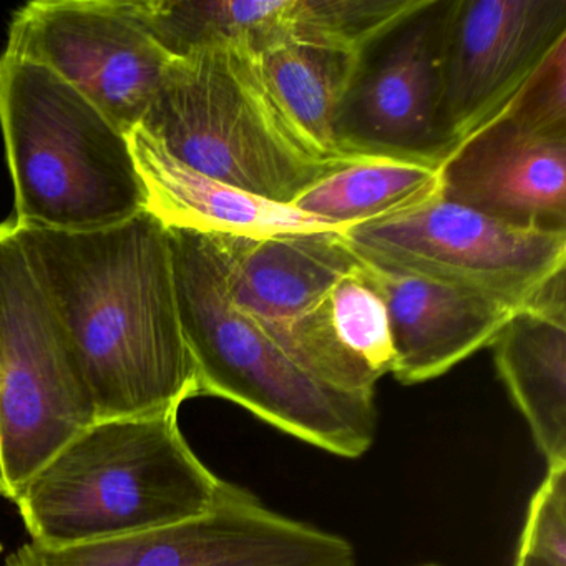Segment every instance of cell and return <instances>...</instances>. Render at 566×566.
Returning <instances> with one entry per match:
<instances>
[{
    "label": "cell",
    "mask_w": 566,
    "mask_h": 566,
    "mask_svg": "<svg viewBox=\"0 0 566 566\" xmlns=\"http://www.w3.org/2000/svg\"><path fill=\"white\" fill-rule=\"evenodd\" d=\"M9 224L71 340L97 420L178 413L198 397L170 230L155 214L94 231Z\"/></svg>",
    "instance_id": "cell-1"
},
{
    "label": "cell",
    "mask_w": 566,
    "mask_h": 566,
    "mask_svg": "<svg viewBox=\"0 0 566 566\" xmlns=\"http://www.w3.org/2000/svg\"><path fill=\"white\" fill-rule=\"evenodd\" d=\"M221 485L191 450L178 413H158L92 423L14 503L32 543L72 548L197 518Z\"/></svg>",
    "instance_id": "cell-2"
},
{
    "label": "cell",
    "mask_w": 566,
    "mask_h": 566,
    "mask_svg": "<svg viewBox=\"0 0 566 566\" xmlns=\"http://www.w3.org/2000/svg\"><path fill=\"white\" fill-rule=\"evenodd\" d=\"M168 230L181 329L197 370L198 396L230 400L334 455H364L376 439L374 396L346 392L304 373L231 300L213 238Z\"/></svg>",
    "instance_id": "cell-3"
},
{
    "label": "cell",
    "mask_w": 566,
    "mask_h": 566,
    "mask_svg": "<svg viewBox=\"0 0 566 566\" xmlns=\"http://www.w3.org/2000/svg\"><path fill=\"white\" fill-rule=\"evenodd\" d=\"M0 127L15 224L94 231L147 210L130 135L51 69L9 51L0 57Z\"/></svg>",
    "instance_id": "cell-4"
},
{
    "label": "cell",
    "mask_w": 566,
    "mask_h": 566,
    "mask_svg": "<svg viewBox=\"0 0 566 566\" xmlns=\"http://www.w3.org/2000/svg\"><path fill=\"white\" fill-rule=\"evenodd\" d=\"M140 130L214 180L291 205L349 160H326L274 101L258 57L208 49L171 59Z\"/></svg>",
    "instance_id": "cell-5"
},
{
    "label": "cell",
    "mask_w": 566,
    "mask_h": 566,
    "mask_svg": "<svg viewBox=\"0 0 566 566\" xmlns=\"http://www.w3.org/2000/svg\"><path fill=\"white\" fill-rule=\"evenodd\" d=\"M97 422L84 370L29 270L9 221L0 223V469L2 496Z\"/></svg>",
    "instance_id": "cell-6"
},
{
    "label": "cell",
    "mask_w": 566,
    "mask_h": 566,
    "mask_svg": "<svg viewBox=\"0 0 566 566\" xmlns=\"http://www.w3.org/2000/svg\"><path fill=\"white\" fill-rule=\"evenodd\" d=\"M363 263L429 277L512 306L565 300L566 230L522 227L442 197L346 228Z\"/></svg>",
    "instance_id": "cell-7"
},
{
    "label": "cell",
    "mask_w": 566,
    "mask_h": 566,
    "mask_svg": "<svg viewBox=\"0 0 566 566\" xmlns=\"http://www.w3.org/2000/svg\"><path fill=\"white\" fill-rule=\"evenodd\" d=\"M4 566H356V552L343 536L280 515L223 482L197 518L72 548L28 542Z\"/></svg>",
    "instance_id": "cell-8"
},
{
    "label": "cell",
    "mask_w": 566,
    "mask_h": 566,
    "mask_svg": "<svg viewBox=\"0 0 566 566\" xmlns=\"http://www.w3.org/2000/svg\"><path fill=\"white\" fill-rule=\"evenodd\" d=\"M6 51L51 69L127 135L171 62L124 0H35L15 12Z\"/></svg>",
    "instance_id": "cell-9"
},
{
    "label": "cell",
    "mask_w": 566,
    "mask_h": 566,
    "mask_svg": "<svg viewBox=\"0 0 566 566\" xmlns=\"http://www.w3.org/2000/svg\"><path fill=\"white\" fill-rule=\"evenodd\" d=\"M449 0L426 6L360 52L334 122L346 158L440 165L450 151L439 127V52Z\"/></svg>",
    "instance_id": "cell-10"
},
{
    "label": "cell",
    "mask_w": 566,
    "mask_h": 566,
    "mask_svg": "<svg viewBox=\"0 0 566 566\" xmlns=\"http://www.w3.org/2000/svg\"><path fill=\"white\" fill-rule=\"evenodd\" d=\"M566 38V0H449L439 127L450 150L493 117Z\"/></svg>",
    "instance_id": "cell-11"
},
{
    "label": "cell",
    "mask_w": 566,
    "mask_h": 566,
    "mask_svg": "<svg viewBox=\"0 0 566 566\" xmlns=\"http://www.w3.org/2000/svg\"><path fill=\"white\" fill-rule=\"evenodd\" d=\"M440 197L522 227L566 230V137L495 115L439 165Z\"/></svg>",
    "instance_id": "cell-12"
},
{
    "label": "cell",
    "mask_w": 566,
    "mask_h": 566,
    "mask_svg": "<svg viewBox=\"0 0 566 566\" xmlns=\"http://www.w3.org/2000/svg\"><path fill=\"white\" fill-rule=\"evenodd\" d=\"M367 268L389 311L396 354L392 374L406 386L437 379L467 357L492 346L503 326L520 311L453 284L370 264Z\"/></svg>",
    "instance_id": "cell-13"
},
{
    "label": "cell",
    "mask_w": 566,
    "mask_h": 566,
    "mask_svg": "<svg viewBox=\"0 0 566 566\" xmlns=\"http://www.w3.org/2000/svg\"><path fill=\"white\" fill-rule=\"evenodd\" d=\"M266 333L304 373L346 392L374 396L396 364L386 297L363 261L296 319Z\"/></svg>",
    "instance_id": "cell-14"
},
{
    "label": "cell",
    "mask_w": 566,
    "mask_h": 566,
    "mask_svg": "<svg viewBox=\"0 0 566 566\" xmlns=\"http://www.w3.org/2000/svg\"><path fill=\"white\" fill-rule=\"evenodd\" d=\"M343 233L210 237L220 250L231 300L264 331H271L310 310L360 263Z\"/></svg>",
    "instance_id": "cell-15"
},
{
    "label": "cell",
    "mask_w": 566,
    "mask_h": 566,
    "mask_svg": "<svg viewBox=\"0 0 566 566\" xmlns=\"http://www.w3.org/2000/svg\"><path fill=\"white\" fill-rule=\"evenodd\" d=\"M130 145L147 190V210L167 228L247 238L346 230L207 177L171 157L140 128L132 132Z\"/></svg>",
    "instance_id": "cell-16"
},
{
    "label": "cell",
    "mask_w": 566,
    "mask_h": 566,
    "mask_svg": "<svg viewBox=\"0 0 566 566\" xmlns=\"http://www.w3.org/2000/svg\"><path fill=\"white\" fill-rule=\"evenodd\" d=\"M493 359L548 469L566 465V303L513 314Z\"/></svg>",
    "instance_id": "cell-17"
},
{
    "label": "cell",
    "mask_w": 566,
    "mask_h": 566,
    "mask_svg": "<svg viewBox=\"0 0 566 566\" xmlns=\"http://www.w3.org/2000/svg\"><path fill=\"white\" fill-rule=\"evenodd\" d=\"M151 38L180 59L208 49L261 55L294 38L297 0H134Z\"/></svg>",
    "instance_id": "cell-18"
},
{
    "label": "cell",
    "mask_w": 566,
    "mask_h": 566,
    "mask_svg": "<svg viewBox=\"0 0 566 566\" xmlns=\"http://www.w3.org/2000/svg\"><path fill=\"white\" fill-rule=\"evenodd\" d=\"M256 57L274 101L307 145L326 160H349L337 150L334 122L360 54L293 39Z\"/></svg>",
    "instance_id": "cell-19"
},
{
    "label": "cell",
    "mask_w": 566,
    "mask_h": 566,
    "mask_svg": "<svg viewBox=\"0 0 566 566\" xmlns=\"http://www.w3.org/2000/svg\"><path fill=\"white\" fill-rule=\"evenodd\" d=\"M439 193V165L356 158L311 185L291 207L349 228L409 210Z\"/></svg>",
    "instance_id": "cell-20"
},
{
    "label": "cell",
    "mask_w": 566,
    "mask_h": 566,
    "mask_svg": "<svg viewBox=\"0 0 566 566\" xmlns=\"http://www.w3.org/2000/svg\"><path fill=\"white\" fill-rule=\"evenodd\" d=\"M427 0H297V41L366 51Z\"/></svg>",
    "instance_id": "cell-21"
},
{
    "label": "cell",
    "mask_w": 566,
    "mask_h": 566,
    "mask_svg": "<svg viewBox=\"0 0 566 566\" xmlns=\"http://www.w3.org/2000/svg\"><path fill=\"white\" fill-rule=\"evenodd\" d=\"M495 115L530 130L566 137V38L556 42Z\"/></svg>",
    "instance_id": "cell-22"
},
{
    "label": "cell",
    "mask_w": 566,
    "mask_h": 566,
    "mask_svg": "<svg viewBox=\"0 0 566 566\" xmlns=\"http://www.w3.org/2000/svg\"><path fill=\"white\" fill-rule=\"evenodd\" d=\"M513 566H566V465L548 469L532 496Z\"/></svg>",
    "instance_id": "cell-23"
},
{
    "label": "cell",
    "mask_w": 566,
    "mask_h": 566,
    "mask_svg": "<svg viewBox=\"0 0 566 566\" xmlns=\"http://www.w3.org/2000/svg\"><path fill=\"white\" fill-rule=\"evenodd\" d=\"M2 490H4V483H2V469H0V495H2Z\"/></svg>",
    "instance_id": "cell-24"
},
{
    "label": "cell",
    "mask_w": 566,
    "mask_h": 566,
    "mask_svg": "<svg viewBox=\"0 0 566 566\" xmlns=\"http://www.w3.org/2000/svg\"><path fill=\"white\" fill-rule=\"evenodd\" d=\"M427 566H436V565H427Z\"/></svg>",
    "instance_id": "cell-25"
}]
</instances>
